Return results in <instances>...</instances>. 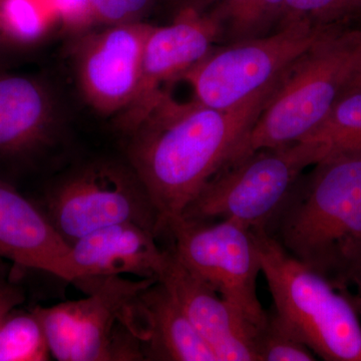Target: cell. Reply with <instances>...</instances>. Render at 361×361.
<instances>
[{
	"label": "cell",
	"instance_id": "obj_1",
	"mask_svg": "<svg viewBox=\"0 0 361 361\" xmlns=\"http://www.w3.org/2000/svg\"><path fill=\"white\" fill-rule=\"evenodd\" d=\"M278 78L225 110L196 99L179 103L165 92L127 135V160L158 211L161 234L221 169L238 158Z\"/></svg>",
	"mask_w": 361,
	"mask_h": 361
},
{
	"label": "cell",
	"instance_id": "obj_2",
	"mask_svg": "<svg viewBox=\"0 0 361 361\" xmlns=\"http://www.w3.org/2000/svg\"><path fill=\"white\" fill-rule=\"evenodd\" d=\"M266 234L341 291L361 272V151L302 175Z\"/></svg>",
	"mask_w": 361,
	"mask_h": 361
},
{
	"label": "cell",
	"instance_id": "obj_3",
	"mask_svg": "<svg viewBox=\"0 0 361 361\" xmlns=\"http://www.w3.org/2000/svg\"><path fill=\"white\" fill-rule=\"evenodd\" d=\"M360 61L361 27L329 30L278 78L237 160L303 141L348 90Z\"/></svg>",
	"mask_w": 361,
	"mask_h": 361
},
{
	"label": "cell",
	"instance_id": "obj_4",
	"mask_svg": "<svg viewBox=\"0 0 361 361\" xmlns=\"http://www.w3.org/2000/svg\"><path fill=\"white\" fill-rule=\"evenodd\" d=\"M273 311L326 361H361V320L348 291L285 251L264 232L252 231Z\"/></svg>",
	"mask_w": 361,
	"mask_h": 361
},
{
	"label": "cell",
	"instance_id": "obj_5",
	"mask_svg": "<svg viewBox=\"0 0 361 361\" xmlns=\"http://www.w3.org/2000/svg\"><path fill=\"white\" fill-rule=\"evenodd\" d=\"M35 202L70 245L94 230L122 222L161 235L158 211L128 160L96 158L73 164Z\"/></svg>",
	"mask_w": 361,
	"mask_h": 361
},
{
	"label": "cell",
	"instance_id": "obj_6",
	"mask_svg": "<svg viewBox=\"0 0 361 361\" xmlns=\"http://www.w3.org/2000/svg\"><path fill=\"white\" fill-rule=\"evenodd\" d=\"M324 157L322 147L310 141L252 152L221 169L180 217L231 220L251 231L265 232L304 171Z\"/></svg>",
	"mask_w": 361,
	"mask_h": 361
},
{
	"label": "cell",
	"instance_id": "obj_7",
	"mask_svg": "<svg viewBox=\"0 0 361 361\" xmlns=\"http://www.w3.org/2000/svg\"><path fill=\"white\" fill-rule=\"evenodd\" d=\"M157 279L90 278L78 285L85 298L33 308L51 357L59 361L144 360L133 329L135 297Z\"/></svg>",
	"mask_w": 361,
	"mask_h": 361
},
{
	"label": "cell",
	"instance_id": "obj_8",
	"mask_svg": "<svg viewBox=\"0 0 361 361\" xmlns=\"http://www.w3.org/2000/svg\"><path fill=\"white\" fill-rule=\"evenodd\" d=\"M331 28L298 21L264 37L228 44L211 52L179 80L193 87L195 99L204 106L234 108L275 82Z\"/></svg>",
	"mask_w": 361,
	"mask_h": 361
},
{
	"label": "cell",
	"instance_id": "obj_9",
	"mask_svg": "<svg viewBox=\"0 0 361 361\" xmlns=\"http://www.w3.org/2000/svg\"><path fill=\"white\" fill-rule=\"evenodd\" d=\"M163 233L188 269L214 289L254 326L267 318L257 292L260 259L251 230L231 220L175 218Z\"/></svg>",
	"mask_w": 361,
	"mask_h": 361
},
{
	"label": "cell",
	"instance_id": "obj_10",
	"mask_svg": "<svg viewBox=\"0 0 361 361\" xmlns=\"http://www.w3.org/2000/svg\"><path fill=\"white\" fill-rule=\"evenodd\" d=\"M61 123L47 82L0 71V178L14 184L39 168L65 142Z\"/></svg>",
	"mask_w": 361,
	"mask_h": 361
},
{
	"label": "cell",
	"instance_id": "obj_11",
	"mask_svg": "<svg viewBox=\"0 0 361 361\" xmlns=\"http://www.w3.org/2000/svg\"><path fill=\"white\" fill-rule=\"evenodd\" d=\"M218 42V23L206 11L192 4L180 8L171 25H152L142 51L139 89L129 108L118 116L123 134H129L166 92L161 85L179 80L208 56Z\"/></svg>",
	"mask_w": 361,
	"mask_h": 361
},
{
	"label": "cell",
	"instance_id": "obj_12",
	"mask_svg": "<svg viewBox=\"0 0 361 361\" xmlns=\"http://www.w3.org/2000/svg\"><path fill=\"white\" fill-rule=\"evenodd\" d=\"M151 26L142 21L106 26L80 37L75 49L78 84L99 113L122 114L134 101Z\"/></svg>",
	"mask_w": 361,
	"mask_h": 361
},
{
	"label": "cell",
	"instance_id": "obj_13",
	"mask_svg": "<svg viewBox=\"0 0 361 361\" xmlns=\"http://www.w3.org/2000/svg\"><path fill=\"white\" fill-rule=\"evenodd\" d=\"M186 313L217 361H257L258 329L167 250L159 279Z\"/></svg>",
	"mask_w": 361,
	"mask_h": 361
},
{
	"label": "cell",
	"instance_id": "obj_14",
	"mask_svg": "<svg viewBox=\"0 0 361 361\" xmlns=\"http://www.w3.org/2000/svg\"><path fill=\"white\" fill-rule=\"evenodd\" d=\"M0 258L23 269L78 281L71 248L35 201L0 178Z\"/></svg>",
	"mask_w": 361,
	"mask_h": 361
},
{
	"label": "cell",
	"instance_id": "obj_15",
	"mask_svg": "<svg viewBox=\"0 0 361 361\" xmlns=\"http://www.w3.org/2000/svg\"><path fill=\"white\" fill-rule=\"evenodd\" d=\"M158 236L133 222L99 228L71 244V260L78 281L90 278L135 275L140 279H159L167 250L157 243Z\"/></svg>",
	"mask_w": 361,
	"mask_h": 361
},
{
	"label": "cell",
	"instance_id": "obj_16",
	"mask_svg": "<svg viewBox=\"0 0 361 361\" xmlns=\"http://www.w3.org/2000/svg\"><path fill=\"white\" fill-rule=\"evenodd\" d=\"M144 360L217 361L186 313L160 280L145 287L133 306Z\"/></svg>",
	"mask_w": 361,
	"mask_h": 361
},
{
	"label": "cell",
	"instance_id": "obj_17",
	"mask_svg": "<svg viewBox=\"0 0 361 361\" xmlns=\"http://www.w3.org/2000/svg\"><path fill=\"white\" fill-rule=\"evenodd\" d=\"M303 141L319 145L325 157L360 152L361 89L344 92L329 115Z\"/></svg>",
	"mask_w": 361,
	"mask_h": 361
},
{
	"label": "cell",
	"instance_id": "obj_18",
	"mask_svg": "<svg viewBox=\"0 0 361 361\" xmlns=\"http://www.w3.org/2000/svg\"><path fill=\"white\" fill-rule=\"evenodd\" d=\"M56 25L49 0H0V30L14 49L39 44Z\"/></svg>",
	"mask_w": 361,
	"mask_h": 361
},
{
	"label": "cell",
	"instance_id": "obj_19",
	"mask_svg": "<svg viewBox=\"0 0 361 361\" xmlns=\"http://www.w3.org/2000/svg\"><path fill=\"white\" fill-rule=\"evenodd\" d=\"M51 355L35 310L16 308L0 323V361H47Z\"/></svg>",
	"mask_w": 361,
	"mask_h": 361
},
{
	"label": "cell",
	"instance_id": "obj_20",
	"mask_svg": "<svg viewBox=\"0 0 361 361\" xmlns=\"http://www.w3.org/2000/svg\"><path fill=\"white\" fill-rule=\"evenodd\" d=\"M298 21L323 27L361 23V0H285L275 32Z\"/></svg>",
	"mask_w": 361,
	"mask_h": 361
},
{
	"label": "cell",
	"instance_id": "obj_21",
	"mask_svg": "<svg viewBox=\"0 0 361 361\" xmlns=\"http://www.w3.org/2000/svg\"><path fill=\"white\" fill-rule=\"evenodd\" d=\"M257 361H314L317 356L289 329L274 311L258 329L255 341Z\"/></svg>",
	"mask_w": 361,
	"mask_h": 361
},
{
	"label": "cell",
	"instance_id": "obj_22",
	"mask_svg": "<svg viewBox=\"0 0 361 361\" xmlns=\"http://www.w3.org/2000/svg\"><path fill=\"white\" fill-rule=\"evenodd\" d=\"M256 0H196L195 6L210 14L221 30V42L229 44L250 39Z\"/></svg>",
	"mask_w": 361,
	"mask_h": 361
},
{
	"label": "cell",
	"instance_id": "obj_23",
	"mask_svg": "<svg viewBox=\"0 0 361 361\" xmlns=\"http://www.w3.org/2000/svg\"><path fill=\"white\" fill-rule=\"evenodd\" d=\"M156 0H92L94 23L104 26L139 23Z\"/></svg>",
	"mask_w": 361,
	"mask_h": 361
},
{
	"label": "cell",
	"instance_id": "obj_24",
	"mask_svg": "<svg viewBox=\"0 0 361 361\" xmlns=\"http://www.w3.org/2000/svg\"><path fill=\"white\" fill-rule=\"evenodd\" d=\"M59 25L75 35L89 32L96 25L92 0H49Z\"/></svg>",
	"mask_w": 361,
	"mask_h": 361
},
{
	"label": "cell",
	"instance_id": "obj_25",
	"mask_svg": "<svg viewBox=\"0 0 361 361\" xmlns=\"http://www.w3.org/2000/svg\"><path fill=\"white\" fill-rule=\"evenodd\" d=\"M285 0H256L250 25V39L264 37L276 30Z\"/></svg>",
	"mask_w": 361,
	"mask_h": 361
},
{
	"label": "cell",
	"instance_id": "obj_26",
	"mask_svg": "<svg viewBox=\"0 0 361 361\" xmlns=\"http://www.w3.org/2000/svg\"><path fill=\"white\" fill-rule=\"evenodd\" d=\"M25 301V289L11 277L6 266L0 262V323Z\"/></svg>",
	"mask_w": 361,
	"mask_h": 361
},
{
	"label": "cell",
	"instance_id": "obj_27",
	"mask_svg": "<svg viewBox=\"0 0 361 361\" xmlns=\"http://www.w3.org/2000/svg\"><path fill=\"white\" fill-rule=\"evenodd\" d=\"M355 285L356 286V294L355 296H353V300L361 320V272L360 274L358 275L357 280H356Z\"/></svg>",
	"mask_w": 361,
	"mask_h": 361
},
{
	"label": "cell",
	"instance_id": "obj_28",
	"mask_svg": "<svg viewBox=\"0 0 361 361\" xmlns=\"http://www.w3.org/2000/svg\"><path fill=\"white\" fill-rule=\"evenodd\" d=\"M361 89V61L360 66H358L357 70H356L355 75H353V80H351L350 84L348 85V90Z\"/></svg>",
	"mask_w": 361,
	"mask_h": 361
},
{
	"label": "cell",
	"instance_id": "obj_29",
	"mask_svg": "<svg viewBox=\"0 0 361 361\" xmlns=\"http://www.w3.org/2000/svg\"><path fill=\"white\" fill-rule=\"evenodd\" d=\"M9 51H14V49L8 44L4 35H2L1 30H0V59L6 56Z\"/></svg>",
	"mask_w": 361,
	"mask_h": 361
},
{
	"label": "cell",
	"instance_id": "obj_30",
	"mask_svg": "<svg viewBox=\"0 0 361 361\" xmlns=\"http://www.w3.org/2000/svg\"><path fill=\"white\" fill-rule=\"evenodd\" d=\"M169 4H172L178 8H182V7L188 6V4H192L194 0H166Z\"/></svg>",
	"mask_w": 361,
	"mask_h": 361
}]
</instances>
